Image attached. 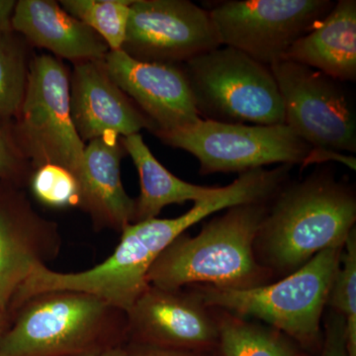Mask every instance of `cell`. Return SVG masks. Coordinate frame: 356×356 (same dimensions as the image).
Here are the masks:
<instances>
[{
	"mask_svg": "<svg viewBox=\"0 0 356 356\" xmlns=\"http://www.w3.org/2000/svg\"><path fill=\"white\" fill-rule=\"evenodd\" d=\"M356 195L329 170L285 184L269 200L254 241V254L274 281L298 270L315 255L343 248L355 229Z\"/></svg>",
	"mask_w": 356,
	"mask_h": 356,
	"instance_id": "1",
	"label": "cell"
},
{
	"mask_svg": "<svg viewBox=\"0 0 356 356\" xmlns=\"http://www.w3.org/2000/svg\"><path fill=\"white\" fill-rule=\"evenodd\" d=\"M268 202L233 206L208 222L197 236H178L152 264L149 284L170 290L194 284L247 290L273 282V273L254 254Z\"/></svg>",
	"mask_w": 356,
	"mask_h": 356,
	"instance_id": "2",
	"label": "cell"
},
{
	"mask_svg": "<svg viewBox=\"0 0 356 356\" xmlns=\"http://www.w3.org/2000/svg\"><path fill=\"white\" fill-rule=\"evenodd\" d=\"M10 318L0 356H96L128 343L126 312L86 293H41Z\"/></svg>",
	"mask_w": 356,
	"mask_h": 356,
	"instance_id": "3",
	"label": "cell"
},
{
	"mask_svg": "<svg viewBox=\"0 0 356 356\" xmlns=\"http://www.w3.org/2000/svg\"><path fill=\"white\" fill-rule=\"evenodd\" d=\"M209 211L195 203L181 216L133 222L121 232L113 254L81 273H58L48 266L32 269L9 305L11 314L26 300L41 293L70 290L86 293L127 312L149 287L147 273L159 254L187 229L208 217Z\"/></svg>",
	"mask_w": 356,
	"mask_h": 356,
	"instance_id": "4",
	"label": "cell"
},
{
	"mask_svg": "<svg viewBox=\"0 0 356 356\" xmlns=\"http://www.w3.org/2000/svg\"><path fill=\"white\" fill-rule=\"evenodd\" d=\"M343 248L323 250L290 275L252 289L200 284L187 287L206 305L261 321L284 332L312 355L322 346L323 317Z\"/></svg>",
	"mask_w": 356,
	"mask_h": 356,
	"instance_id": "5",
	"label": "cell"
},
{
	"mask_svg": "<svg viewBox=\"0 0 356 356\" xmlns=\"http://www.w3.org/2000/svg\"><path fill=\"white\" fill-rule=\"evenodd\" d=\"M201 118L224 123L282 125V96L268 65L220 47L182 65Z\"/></svg>",
	"mask_w": 356,
	"mask_h": 356,
	"instance_id": "6",
	"label": "cell"
},
{
	"mask_svg": "<svg viewBox=\"0 0 356 356\" xmlns=\"http://www.w3.org/2000/svg\"><path fill=\"white\" fill-rule=\"evenodd\" d=\"M70 76L69 69L60 58L34 54L24 98L11 123V133L33 170L46 165L62 166L79 184L86 144L70 118Z\"/></svg>",
	"mask_w": 356,
	"mask_h": 356,
	"instance_id": "7",
	"label": "cell"
},
{
	"mask_svg": "<svg viewBox=\"0 0 356 356\" xmlns=\"http://www.w3.org/2000/svg\"><path fill=\"white\" fill-rule=\"evenodd\" d=\"M154 135L195 156L201 175L243 173L275 165H310L313 147L286 124L248 125L201 118L193 125Z\"/></svg>",
	"mask_w": 356,
	"mask_h": 356,
	"instance_id": "8",
	"label": "cell"
},
{
	"mask_svg": "<svg viewBox=\"0 0 356 356\" xmlns=\"http://www.w3.org/2000/svg\"><path fill=\"white\" fill-rule=\"evenodd\" d=\"M330 0H227L209 11L222 46L266 65L284 60L295 42L332 10Z\"/></svg>",
	"mask_w": 356,
	"mask_h": 356,
	"instance_id": "9",
	"label": "cell"
},
{
	"mask_svg": "<svg viewBox=\"0 0 356 356\" xmlns=\"http://www.w3.org/2000/svg\"><path fill=\"white\" fill-rule=\"evenodd\" d=\"M269 67L282 96L285 124L314 149L355 154V107L343 83L289 60Z\"/></svg>",
	"mask_w": 356,
	"mask_h": 356,
	"instance_id": "10",
	"label": "cell"
},
{
	"mask_svg": "<svg viewBox=\"0 0 356 356\" xmlns=\"http://www.w3.org/2000/svg\"><path fill=\"white\" fill-rule=\"evenodd\" d=\"M222 46L209 11L189 0H133L121 50L136 60L184 65Z\"/></svg>",
	"mask_w": 356,
	"mask_h": 356,
	"instance_id": "11",
	"label": "cell"
},
{
	"mask_svg": "<svg viewBox=\"0 0 356 356\" xmlns=\"http://www.w3.org/2000/svg\"><path fill=\"white\" fill-rule=\"evenodd\" d=\"M126 316L128 343L204 353L217 350L219 327L214 308L191 288L149 285Z\"/></svg>",
	"mask_w": 356,
	"mask_h": 356,
	"instance_id": "12",
	"label": "cell"
},
{
	"mask_svg": "<svg viewBox=\"0 0 356 356\" xmlns=\"http://www.w3.org/2000/svg\"><path fill=\"white\" fill-rule=\"evenodd\" d=\"M63 238L58 222L37 212L25 188L0 180V308L8 312L14 295L37 264L58 259Z\"/></svg>",
	"mask_w": 356,
	"mask_h": 356,
	"instance_id": "13",
	"label": "cell"
},
{
	"mask_svg": "<svg viewBox=\"0 0 356 356\" xmlns=\"http://www.w3.org/2000/svg\"><path fill=\"white\" fill-rule=\"evenodd\" d=\"M104 65L114 83L152 122V133L170 132L200 120L182 65L142 62L122 50L109 51Z\"/></svg>",
	"mask_w": 356,
	"mask_h": 356,
	"instance_id": "14",
	"label": "cell"
},
{
	"mask_svg": "<svg viewBox=\"0 0 356 356\" xmlns=\"http://www.w3.org/2000/svg\"><path fill=\"white\" fill-rule=\"evenodd\" d=\"M70 118L86 142L105 137H127L143 129L153 132L152 122L110 77L104 60L74 65L70 76Z\"/></svg>",
	"mask_w": 356,
	"mask_h": 356,
	"instance_id": "15",
	"label": "cell"
},
{
	"mask_svg": "<svg viewBox=\"0 0 356 356\" xmlns=\"http://www.w3.org/2000/svg\"><path fill=\"white\" fill-rule=\"evenodd\" d=\"M125 154L118 136L98 138L84 147L77 208L88 215L95 231L121 233L134 222L135 199L128 195L121 178V161Z\"/></svg>",
	"mask_w": 356,
	"mask_h": 356,
	"instance_id": "16",
	"label": "cell"
},
{
	"mask_svg": "<svg viewBox=\"0 0 356 356\" xmlns=\"http://www.w3.org/2000/svg\"><path fill=\"white\" fill-rule=\"evenodd\" d=\"M10 26L32 48L50 51L74 65L104 60L110 51L97 33L53 0L16 1Z\"/></svg>",
	"mask_w": 356,
	"mask_h": 356,
	"instance_id": "17",
	"label": "cell"
},
{
	"mask_svg": "<svg viewBox=\"0 0 356 356\" xmlns=\"http://www.w3.org/2000/svg\"><path fill=\"white\" fill-rule=\"evenodd\" d=\"M284 60L308 65L341 83L355 81V0L334 3L324 19L292 44Z\"/></svg>",
	"mask_w": 356,
	"mask_h": 356,
	"instance_id": "18",
	"label": "cell"
},
{
	"mask_svg": "<svg viewBox=\"0 0 356 356\" xmlns=\"http://www.w3.org/2000/svg\"><path fill=\"white\" fill-rule=\"evenodd\" d=\"M121 140L140 177V192L135 199L134 222L154 219L165 206L212 197L221 189L189 184L175 177L149 151L140 134Z\"/></svg>",
	"mask_w": 356,
	"mask_h": 356,
	"instance_id": "19",
	"label": "cell"
},
{
	"mask_svg": "<svg viewBox=\"0 0 356 356\" xmlns=\"http://www.w3.org/2000/svg\"><path fill=\"white\" fill-rule=\"evenodd\" d=\"M214 308V307H213ZM219 343V356H310L284 332L252 318L214 308Z\"/></svg>",
	"mask_w": 356,
	"mask_h": 356,
	"instance_id": "20",
	"label": "cell"
},
{
	"mask_svg": "<svg viewBox=\"0 0 356 356\" xmlns=\"http://www.w3.org/2000/svg\"><path fill=\"white\" fill-rule=\"evenodd\" d=\"M32 47L10 25L0 27V126L13 123L24 98Z\"/></svg>",
	"mask_w": 356,
	"mask_h": 356,
	"instance_id": "21",
	"label": "cell"
},
{
	"mask_svg": "<svg viewBox=\"0 0 356 356\" xmlns=\"http://www.w3.org/2000/svg\"><path fill=\"white\" fill-rule=\"evenodd\" d=\"M133 0H62L60 6L97 33L110 51L121 50Z\"/></svg>",
	"mask_w": 356,
	"mask_h": 356,
	"instance_id": "22",
	"label": "cell"
},
{
	"mask_svg": "<svg viewBox=\"0 0 356 356\" xmlns=\"http://www.w3.org/2000/svg\"><path fill=\"white\" fill-rule=\"evenodd\" d=\"M327 308L343 316L348 355L356 356V228L351 231L341 250Z\"/></svg>",
	"mask_w": 356,
	"mask_h": 356,
	"instance_id": "23",
	"label": "cell"
},
{
	"mask_svg": "<svg viewBox=\"0 0 356 356\" xmlns=\"http://www.w3.org/2000/svg\"><path fill=\"white\" fill-rule=\"evenodd\" d=\"M27 187L36 200L47 207H79V184L74 175L62 166L46 165L33 170Z\"/></svg>",
	"mask_w": 356,
	"mask_h": 356,
	"instance_id": "24",
	"label": "cell"
},
{
	"mask_svg": "<svg viewBox=\"0 0 356 356\" xmlns=\"http://www.w3.org/2000/svg\"><path fill=\"white\" fill-rule=\"evenodd\" d=\"M33 172L31 165L14 143L11 124L0 126V180L27 187Z\"/></svg>",
	"mask_w": 356,
	"mask_h": 356,
	"instance_id": "25",
	"label": "cell"
},
{
	"mask_svg": "<svg viewBox=\"0 0 356 356\" xmlns=\"http://www.w3.org/2000/svg\"><path fill=\"white\" fill-rule=\"evenodd\" d=\"M310 356H350L346 346V321L343 316L332 310L325 314L322 346Z\"/></svg>",
	"mask_w": 356,
	"mask_h": 356,
	"instance_id": "26",
	"label": "cell"
},
{
	"mask_svg": "<svg viewBox=\"0 0 356 356\" xmlns=\"http://www.w3.org/2000/svg\"><path fill=\"white\" fill-rule=\"evenodd\" d=\"M125 348L128 356H211L212 355V353H204V351L159 348V346L134 343H126Z\"/></svg>",
	"mask_w": 356,
	"mask_h": 356,
	"instance_id": "27",
	"label": "cell"
},
{
	"mask_svg": "<svg viewBox=\"0 0 356 356\" xmlns=\"http://www.w3.org/2000/svg\"><path fill=\"white\" fill-rule=\"evenodd\" d=\"M16 1L14 0H0V27L10 25Z\"/></svg>",
	"mask_w": 356,
	"mask_h": 356,
	"instance_id": "28",
	"label": "cell"
},
{
	"mask_svg": "<svg viewBox=\"0 0 356 356\" xmlns=\"http://www.w3.org/2000/svg\"><path fill=\"white\" fill-rule=\"evenodd\" d=\"M11 318L8 312L2 310L0 308V339L3 336L4 332L7 331L9 325H10Z\"/></svg>",
	"mask_w": 356,
	"mask_h": 356,
	"instance_id": "29",
	"label": "cell"
},
{
	"mask_svg": "<svg viewBox=\"0 0 356 356\" xmlns=\"http://www.w3.org/2000/svg\"><path fill=\"white\" fill-rule=\"evenodd\" d=\"M125 346H118V348H112V350L105 351V353H100V355L96 356H128L127 350H126Z\"/></svg>",
	"mask_w": 356,
	"mask_h": 356,
	"instance_id": "30",
	"label": "cell"
},
{
	"mask_svg": "<svg viewBox=\"0 0 356 356\" xmlns=\"http://www.w3.org/2000/svg\"><path fill=\"white\" fill-rule=\"evenodd\" d=\"M211 356H219V355H218V353H216V351H214V353H212V355H211Z\"/></svg>",
	"mask_w": 356,
	"mask_h": 356,
	"instance_id": "31",
	"label": "cell"
}]
</instances>
